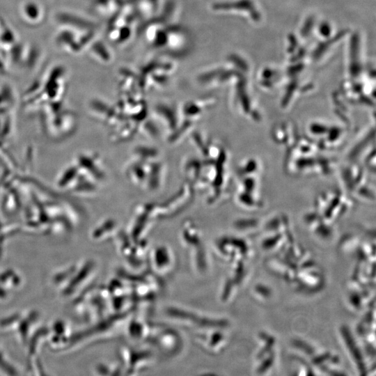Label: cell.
I'll list each match as a JSON object with an SVG mask.
<instances>
[{
    "mask_svg": "<svg viewBox=\"0 0 376 376\" xmlns=\"http://www.w3.org/2000/svg\"><path fill=\"white\" fill-rule=\"evenodd\" d=\"M285 169L293 176L329 175L336 161L305 136L298 139L285 149Z\"/></svg>",
    "mask_w": 376,
    "mask_h": 376,
    "instance_id": "1",
    "label": "cell"
},
{
    "mask_svg": "<svg viewBox=\"0 0 376 376\" xmlns=\"http://www.w3.org/2000/svg\"><path fill=\"white\" fill-rule=\"evenodd\" d=\"M237 174L236 203L249 211L262 208L265 202L262 194L263 166L260 159L254 157L244 159Z\"/></svg>",
    "mask_w": 376,
    "mask_h": 376,
    "instance_id": "2",
    "label": "cell"
},
{
    "mask_svg": "<svg viewBox=\"0 0 376 376\" xmlns=\"http://www.w3.org/2000/svg\"><path fill=\"white\" fill-rule=\"evenodd\" d=\"M353 200L343 191L331 189L319 194L314 200L313 210L306 214L308 222L322 225L332 224L348 212Z\"/></svg>",
    "mask_w": 376,
    "mask_h": 376,
    "instance_id": "3",
    "label": "cell"
},
{
    "mask_svg": "<svg viewBox=\"0 0 376 376\" xmlns=\"http://www.w3.org/2000/svg\"><path fill=\"white\" fill-rule=\"evenodd\" d=\"M371 173L359 162L350 160L340 169L343 191L353 200L375 201V185ZM374 177V176H373Z\"/></svg>",
    "mask_w": 376,
    "mask_h": 376,
    "instance_id": "4",
    "label": "cell"
},
{
    "mask_svg": "<svg viewBox=\"0 0 376 376\" xmlns=\"http://www.w3.org/2000/svg\"><path fill=\"white\" fill-rule=\"evenodd\" d=\"M347 130L348 127L344 124L315 119L306 124L304 136L322 150L328 152L343 146L347 139Z\"/></svg>",
    "mask_w": 376,
    "mask_h": 376,
    "instance_id": "5",
    "label": "cell"
},
{
    "mask_svg": "<svg viewBox=\"0 0 376 376\" xmlns=\"http://www.w3.org/2000/svg\"><path fill=\"white\" fill-rule=\"evenodd\" d=\"M272 138L275 143L285 149L290 146L300 136L291 122L283 121L275 125L272 129Z\"/></svg>",
    "mask_w": 376,
    "mask_h": 376,
    "instance_id": "6",
    "label": "cell"
}]
</instances>
